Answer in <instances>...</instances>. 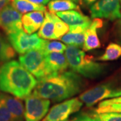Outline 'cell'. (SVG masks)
Wrapping results in <instances>:
<instances>
[{
    "label": "cell",
    "instance_id": "cell-1",
    "mask_svg": "<svg viewBox=\"0 0 121 121\" xmlns=\"http://www.w3.org/2000/svg\"><path fill=\"white\" fill-rule=\"evenodd\" d=\"M85 82L73 71L51 75L38 81L32 94L54 102L66 100L80 93Z\"/></svg>",
    "mask_w": 121,
    "mask_h": 121
},
{
    "label": "cell",
    "instance_id": "cell-2",
    "mask_svg": "<svg viewBox=\"0 0 121 121\" xmlns=\"http://www.w3.org/2000/svg\"><path fill=\"white\" fill-rule=\"evenodd\" d=\"M38 80L20 62L12 60L0 66V91L25 99L35 90Z\"/></svg>",
    "mask_w": 121,
    "mask_h": 121
},
{
    "label": "cell",
    "instance_id": "cell-3",
    "mask_svg": "<svg viewBox=\"0 0 121 121\" xmlns=\"http://www.w3.org/2000/svg\"><path fill=\"white\" fill-rule=\"evenodd\" d=\"M65 54L71 71L81 76L95 79L104 73V65L96 62L93 56L87 55L79 47L69 45Z\"/></svg>",
    "mask_w": 121,
    "mask_h": 121
},
{
    "label": "cell",
    "instance_id": "cell-4",
    "mask_svg": "<svg viewBox=\"0 0 121 121\" xmlns=\"http://www.w3.org/2000/svg\"><path fill=\"white\" fill-rule=\"evenodd\" d=\"M19 62L39 81L49 76L45 54L41 49L30 50L19 56Z\"/></svg>",
    "mask_w": 121,
    "mask_h": 121
},
{
    "label": "cell",
    "instance_id": "cell-5",
    "mask_svg": "<svg viewBox=\"0 0 121 121\" xmlns=\"http://www.w3.org/2000/svg\"><path fill=\"white\" fill-rule=\"evenodd\" d=\"M121 96V87L106 83L93 87L79 96V99L87 107H91L104 99Z\"/></svg>",
    "mask_w": 121,
    "mask_h": 121
},
{
    "label": "cell",
    "instance_id": "cell-6",
    "mask_svg": "<svg viewBox=\"0 0 121 121\" xmlns=\"http://www.w3.org/2000/svg\"><path fill=\"white\" fill-rule=\"evenodd\" d=\"M8 39L16 52L21 55L30 50L41 49L44 42L38 34L28 35L24 30L8 35Z\"/></svg>",
    "mask_w": 121,
    "mask_h": 121
},
{
    "label": "cell",
    "instance_id": "cell-7",
    "mask_svg": "<svg viewBox=\"0 0 121 121\" xmlns=\"http://www.w3.org/2000/svg\"><path fill=\"white\" fill-rule=\"evenodd\" d=\"M79 98L67 99L53 106L42 121H66L69 117L78 112L83 106Z\"/></svg>",
    "mask_w": 121,
    "mask_h": 121
},
{
    "label": "cell",
    "instance_id": "cell-8",
    "mask_svg": "<svg viewBox=\"0 0 121 121\" xmlns=\"http://www.w3.org/2000/svg\"><path fill=\"white\" fill-rule=\"evenodd\" d=\"M25 121H42L48 112L51 101L30 94L25 98Z\"/></svg>",
    "mask_w": 121,
    "mask_h": 121
},
{
    "label": "cell",
    "instance_id": "cell-9",
    "mask_svg": "<svg viewBox=\"0 0 121 121\" xmlns=\"http://www.w3.org/2000/svg\"><path fill=\"white\" fill-rule=\"evenodd\" d=\"M91 17L114 21L121 18L120 0H98L90 8Z\"/></svg>",
    "mask_w": 121,
    "mask_h": 121
},
{
    "label": "cell",
    "instance_id": "cell-10",
    "mask_svg": "<svg viewBox=\"0 0 121 121\" xmlns=\"http://www.w3.org/2000/svg\"><path fill=\"white\" fill-rule=\"evenodd\" d=\"M22 14L11 4L7 5L0 13V28L7 35L23 30Z\"/></svg>",
    "mask_w": 121,
    "mask_h": 121
},
{
    "label": "cell",
    "instance_id": "cell-11",
    "mask_svg": "<svg viewBox=\"0 0 121 121\" xmlns=\"http://www.w3.org/2000/svg\"><path fill=\"white\" fill-rule=\"evenodd\" d=\"M103 26V22L99 18H95L85 32L83 45V51H90L101 47V43L98 35V30Z\"/></svg>",
    "mask_w": 121,
    "mask_h": 121
},
{
    "label": "cell",
    "instance_id": "cell-12",
    "mask_svg": "<svg viewBox=\"0 0 121 121\" xmlns=\"http://www.w3.org/2000/svg\"><path fill=\"white\" fill-rule=\"evenodd\" d=\"M45 60L49 76L66 71L69 63L63 53L52 52L45 55Z\"/></svg>",
    "mask_w": 121,
    "mask_h": 121
},
{
    "label": "cell",
    "instance_id": "cell-13",
    "mask_svg": "<svg viewBox=\"0 0 121 121\" xmlns=\"http://www.w3.org/2000/svg\"><path fill=\"white\" fill-rule=\"evenodd\" d=\"M0 99L8 109L14 121H25L24 107L21 99L2 92H0Z\"/></svg>",
    "mask_w": 121,
    "mask_h": 121
},
{
    "label": "cell",
    "instance_id": "cell-14",
    "mask_svg": "<svg viewBox=\"0 0 121 121\" xmlns=\"http://www.w3.org/2000/svg\"><path fill=\"white\" fill-rule=\"evenodd\" d=\"M44 20V12L35 11L26 13L22 17L23 30L28 35H32L37 30H39Z\"/></svg>",
    "mask_w": 121,
    "mask_h": 121
},
{
    "label": "cell",
    "instance_id": "cell-15",
    "mask_svg": "<svg viewBox=\"0 0 121 121\" xmlns=\"http://www.w3.org/2000/svg\"><path fill=\"white\" fill-rule=\"evenodd\" d=\"M55 14L69 26H90L92 22L90 17L83 15L79 10H69Z\"/></svg>",
    "mask_w": 121,
    "mask_h": 121
},
{
    "label": "cell",
    "instance_id": "cell-16",
    "mask_svg": "<svg viewBox=\"0 0 121 121\" xmlns=\"http://www.w3.org/2000/svg\"><path fill=\"white\" fill-rule=\"evenodd\" d=\"M55 30V26L52 13L46 11L44 13V20L39 29L38 35L40 38L44 40H56Z\"/></svg>",
    "mask_w": 121,
    "mask_h": 121
},
{
    "label": "cell",
    "instance_id": "cell-17",
    "mask_svg": "<svg viewBox=\"0 0 121 121\" xmlns=\"http://www.w3.org/2000/svg\"><path fill=\"white\" fill-rule=\"evenodd\" d=\"M11 5L21 13H30L35 11L46 12V7L43 5H38L28 0H11Z\"/></svg>",
    "mask_w": 121,
    "mask_h": 121
},
{
    "label": "cell",
    "instance_id": "cell-18",
    "mask_svg": "<svg viewBox=\"0 0 121 121\" xmlns=\"http://www.w3.org/2000/svg\"><path fill=\"white\" fill-rule=\"evenodd\" d=\"M48 12L52 13L69 10H79L77 4L69 0H51L48 4Z\"/></svg>",
    "mask_w": 121,
    "mask_h": 121
},
{
    "label": "cell",
    "instance_id": "cell-19",
    "mask_svg": "<svg viewBox=\"0 0 121 121\" xmlns=\"http://www.w3.org/2000/svg\"><path fill=\"white\" fill-rule=\"evenodd\" d=\"M16 55V51L9 43L8 39H5L0 32V64L11 60Z\"/></svg>",
    "mask_w": 121,
    "mask_h": 121
},
{
    "label": "cell",
    "instance_id": "cell-20",
    "mask_svg": "<svg viewBox=\"0 0 121 121\" xmlns=\"http://www.w3.org/2000/svg\"><path fill=\"white\" fill-rule=\"evenodd\" d=\"M85 32H73L69 30V32L64 35L60 40L68 45H72L79 48L83 47Z\"/></svg>",
    "mask_w": 121,
    "mask_h": 121
},
{
    "label": "cell",
    "instance_id": "cell-21",
    "mask_svg": "<svg viewBox=\"0 0 121 121\" xmlns=\"http://www.w3.org/2000/svg\"><path fill=\"white\" fill-rule=\"evenodd\" d=\"M121 56V45L119 44L111 43L106 48L105 52L98 60L100 61H110L117 60Z\"/></svg>",
    "mask_w": 121,
    "mask_h": 121
},
{
    "label": "cell",
    "instance_id": "cell-22",
    "mask_svg": "<svg viewBox=\"0 0 121 121\" xmlns=\"http://www.w3.org/2000/svg\"><path fill=\"white\" fill-rule=\"evenodd\" d=\"M67 47V46H66L65 44L60 41H56L54 40L50 41L48 40H44L41 50L44 52L45 55L52 52L63 53L65 52Z\"/></svg>",
    "mask_w": 121,
    "mask_h": 121
},
{
    "label": "cell",
    "instance_id": "cell-23",
    "mask_svg": "<svg viewBox=\"0 0 121 121\" xmlns=\"http://www.w3.org/2000/svg\"><path fill=\"white\" fill-rule=\"evenodd\" d=\"M96 117L99 121H121V112H95Z\"/></svg>",
    "mask_w": 121,
    "mask_h": 121
},
{
    "label": "cell",
    "instance_id": "cell-24",
    "mask_svg": "<svg viewBox=\"0 0 121 121\" xmlns=\"http://www.w3.org/2000/svg\"><path fill=\"white\" fill-rule=\"evenodd\" d=\"M98 114L105 112H121V104H113L104 107H98L95 109Z\"/></svg>",
    "mask_w": 121,
    "mask_h": 121
},
{
    "label": "cell",
    "instance_id": "cell-25",
    "mask_svg": "<svg viewBox=\"0 0 121 121\" xmlns=\"http://www.w3.org/2000/svg\"><path fill=\"white\" fill-rule=\"evenodd\" d=\"M0 121H14L12 114L0 99Z\"/></svg>",
    "mask_w": 121,
    "mask_h": 121
},
{
    "label": "cell",
    "instance_id": "cell-26",
    "mask_svg": "<svg viewBox=\"0 0 121 121\" xmlns=\"http://www.w3.org/2000/svg\"><path fill=\"white\" fill-rule=\"evenodd\" d=\"M73 121H99L98 118L96 117L95 113L94 114H87L83 113L79 114V116L75 117Z\"/></svg>",
    "mask_w": 121,
    "mask_h": 121
},
{
    "label": "cell",
    "instance_id": "cell-27",
    "mask_svg": "<svg viewBox=\"0 0 121 121\" xmlns=\"http://www.w3.org/2000/svg\"><path fill=\"white\" fill-rule=\"evenodd\" d=\"M121 104V96L102 101L98 104V107H104V106H109V105H111V104Z\"/></svg>",
    "mask_w": 121,
    "mask_h": 121
},
{
    "label": "cell",
    "instance_id": "cell-28",
    "mask_svg": "<svg viewBox=\"0 0 121 121\" xmlns=\"http://www.w3.org/2000/svg\"><path fill=\"white\" fill-rule=\"evenodd\" d=\"M114 35L116 40L121 44V18L119 19L114 26Z\"/></svg>",
    "mask_w": 121,
    "mask_h": 121
},
{
    "label": "cell",
    "instance_id": "cell-29",
    "mask_svg": "<svg viewBox=\"0 0 121 121\" xmlns=\"http://www.w3.org/2000/svg\"><path fill=\"white\" fill-rule=\"evenodd\" d=\"M28 1H30L34 4H36L44 5L48 4L51 0H28Z\"/></svg>",
    "mask_w": 121,
    "mask_h": 121
},
{
    "label": "cell",
    "instance_id": "cell-30",
    "mask_svg": "<svg viewBox=\"0 0 121 121\" xmlns=\"http://www.w3.org/2000/svg\"><path fill=\"white\" fill-rule=\"evenodd\" d=\"M11 0H0V13L7 5L9 4Z\"/></svg>",
    "mask_w": 121,
    "mask_h": 121
},
{
    "label": "cell",
    "instance_id": "cell-31",
    "mask_svg": "<svg viewBox=\"0 0 121 121\" xmlns=\"http://www.w3.org/2000/svg\"><path fill=\"white\" fill-rule=\"evenodd\" d=\"M98 0H83V3L87 5H93L95 2H96Z\"/></svg>",
    "mask_w": 121,
    "mask_h": 121
},
{
    "label": "cell",
    "instance_id": "cell-32",
    "mask_svg": "<svg viewBox=\"0 0 121 121\" xmlns=\"http://www.w3.org/2000/svg\"><path fill=\"white\" fill-rule=\"evenodd\" d=\"M69 1H73V2L75 3V4H79L82 1V0H69Z\"/></svg>",
    "mask_w": 121,
    "mask_h": 121
},
{
    "label": "cell",
    "instance_id": "cell-33",
    "mask_svg": "<svg viewBox=\"0 0 121 121\" xmlns=\"http://www.w3.org/2000/svg\"><path fill=\"white\" fill-rule=\"evenodd\" d=\"M73 121V120H72V121H69V120H67V121Z\"/></svg>",
    "mask_w": 121,
    "mask_h": 121
},
{
    "label": "cell",
    "instance_id": "cell-34",
    "mask_svg": "<svg viewBox=\"0 0 121 121\" xmlns=\"http://www.w3.org/2000/svg\"><path fill=\"white\" fill-rule=\"evenodd\" d=\"M120 2H121V0H120Z\"/></svg>",
    "mask_w": 121,
    "mask_h": 121
}]
</instances>
